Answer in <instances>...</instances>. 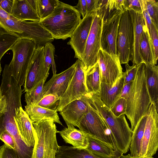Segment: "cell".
I'll list each match as a JSON object with an SVG mask.
<instances>
[{"instance_id":"obj_1","label":"cell","mask_w":158,"mask_h":158,"mask_svg":"<svg viewBox=\"0 0 158 158\" xmlns=\"http://www.w3.org/2000/svg\"><path fill=\"white\" fill-rule=\"evenodd\" d=\"M89 103L106 122L114 150L120 155L127 153L129 149L132 131L125 114L116 117L101 100L97 94L87 93Z\"/></svg>"},{"instance_id":"obj_2","label":"cell","mask_w":158,"mask_h":158,"mask_svg":"<svg viewBox=\"0 0 158 158\" xmlns=\"http://www.w3.org/2000/svg\"><path fill=\"white\" fill-rule=\"evenodd\" d=\"M126 99L127 107L125 115L133 131L141 118L147 114L152 102L146 83L144 62L137 66L135 77Z\"/></svg>"},{"instance_id":"obj_3","label":"cell","mask_w":158,"mask_h":158,"mask_svg":"<svg viewBox=\"0 0 158 158\" xmlns=\"http://www.w3.org/2000/svg\"><path fill=\"white\" fill-rule=\"evenodd\" d=\"M81 20V15L73 6L60 1L53 12L40 23L54 39L65 40L71 37Z\"/></svg>"},{"instance_id":"obj_4","label":"cell","mask_w":158,"mask_h":158,"mask_svg":"<svg viewBox=\"0 0 158 158\" xmlns=\"http://www.w3.org/2000/svg\"><path fill=\"white\" fill-rule=\"evenodd\" d=\"M32 123L35 142L31 158H56L59 146L54 121L44 119Z\"/></svg>"},{"instance_id":"obj_5","label":"cell","mask_w":158,"mask_h":158,"mask_svg":"<svg viewBox=\"0 0 158 158\" xmlns=\"http://www.w3.org/2000/svg\"><path fill=\"white\" fill-rule=\"evenodd\" d=\"M36 48L33 40L20 38L10 49L13 56L8 66L12 76L21 86L24 84Z\"/></svg>"},{"instance_id":"obj_6","label":"cell","mask_w":158,"mask_h":158,"mask_svg":"<svg viewBox=\"0 0 158 158\" xmlns=\"http://www.w3.org/2000/svg\"><path fill=\"white\" fill-rule=\"evenodd\" d=\"M133 27L131 16L127 10L122 13L117 40V55L121 64H128L131 60Z\"/></svg>"},{"instance_id":"obj_7","label":"cell","mask_w":158,"mask_h":158,"mask_svg":"<svg viewBox=\"0 0 158 158\" xmlns=\"http://www.w3.org/2000/svg\"><path fill=\"white\" fill-rule=\"evenodd\" d=\"M102 21V16L96 11L81 60L85 73L98 62Z\"/></svg>"},{"instance_id":"obj_8","label":"cell","mask_w":158,"mask_h":158,"mask_svg":"<svg viewBox=\"0 0 158 158\" xmlns=\"http://www.w3.org/2000/svg\"><path fill=\"white\" fill-rule=\"evenodd\" d=\"M158 148V108L151 102L147 114V119L142 140L140 157H152Z\"/></svg>"},{"instance_id":"obj_9","label":"cell","mask_w":158,"mask_h":158,"mask_svg":"<svg viewBox=\"0 0 158 158\" xmlns=\"http://www.w3.org/2000/svg\"><path fill=\"white\" fill-rule=\"evenodd\" d=\"M88 110L82 118L78 128L86 134L105 142L112 143L106 122L88 99Z\"/></svg>"},{"instance_id":"obj_10","label":"cell","mask_w":158,"mask_h":158,"mask_svg":"<svg viewBox=\"0 0 158 158\" xmlns=\"http://www.w3.org/2000/svg\"><path fill=\"white\" fill-rule=\"evenodd\" d=\"M123 11L113 10L102 20L101 48L109 54L117 55V40L121 16Z\"/></svg>"},{"instance_id":"obj_11","label":"cell","mask_w":158,"mask_h":158,"mask_svg":"<svg viewBox=\"0 0 158 158\" xmlns=\"http://www.w3.org/2000/svg\"><path fill=\"white\" fill-rule=\"evenodd\" d=\"M74 74L67 87L60 97L59 105L56 108L60 112L68 103L76 100L80 99L87 92L85 80V73L81 61L78 59L75 62Z\"/></svg>"},{"instance_id":"obj_12","label":"cell","mask_w":158,"mask_h":158,"mask_svg":"<svg viewBox=\"0 0 158 158\" xmlns=\"http://www.w3.org/2000/svg\"><path fill=\"white\" fill-rule=\"evenodd\" d=\"M101 82L113 85L122 76L123 68L117 55L109 54L101 48L98 53Z\"/></svg>"},{"instance_id":"obj_13","label":"cell","mask_w":158,"mask_h":158,"mask_svg":"<svg viewBox=\"0 0 158 158\" xmlns=\"http://www.w3.org/2000/svg\"><path fill=\"white\" fill-rule=\"evenodd\" d=\"M96 12H93L87 14L81 19L67 43L73 50L74 57L81 61Z\"/></svg>"},{"instance_id":"obj_14","label":"cell","mask_w":158,"mask_h":158,"mask_svg":"<svg viewBox=\"0 0 158 158\" xmlns=\"http://www.w3.org/2000/svg\"><path fill=\"white\" fill-rule=\"evenodd\" d=\"M44 47L36 48L35 51L23 84L25 92L31 91L44 79Z\"/></svg>"},{"instance_id":"obj_15","label":"cell","mask_w":158,"mask_h":158,"mask_svg":"<svg viewBox=\"0 0 158 158\" xmlns=\"http://www.w3.org/2000/svg\"><path fill=\"white\" fill-rule=\"evenodd\" d=\"M88 110V101L86 94L80 99L68 103L60 112V114L66 125L78 127L82 118Z\"/></svg>"},{"instance_id":"obj_16","label":"cell","mask_w":158,"mask_h":158,"mask_svg":"<svg viewBox=\"0 0 158 158\" xmlns=\"http://www.w3.org/2000/svg\"><path fill=\"white\" fill-rule=\"evenodd\" d=\"M75 62L64 71L53 75L43 87L44 96L50 94L60 97L65 91L75 69Z\"/></svg>"},{"instance_id":"obj_17","label":"cell","mask_w":158,"mask_h":158,"mask_svg":"<svg viewBox=\"0 0 158 158\" xmlns=\"http://www.w3.org/2000/svg\"><path fill=\"white\" fill-rule=\"evenodd\" d=\"M133 27L131 60L133 64L138 65L143 62L140 54V46L144 31L147 29L142 13L130 10Z\"/></svg>"},{"instance_id":"obj_18","label":"cell","mask_w":158,"mask_h":158,"mask_svg":"<svg viewBox=\"0 0 158 158\" xmlns=\"http://www.w3.org/2000/svg\"><path fill=\"white\" fill-rule=\"evenodd\" d=\"M14 120L19 133L24 142L33 148L35 139L32 122L22 106L15 109Z\"/></svg>"},{"instance_id":"obj_19","label":"cell","mask_w":158,"mask_h":158,"mask_svg":"<svg viewBox=\"0 0 158 158\" xmlns=\"http://www.w3.org/2000/svg\"><path fill=\"white\" fill-rule=\"evenodd\" d=\"M124 77L122 76L116 83L111 86L104 83H100L99 92L97 94L102 101L110 109L119 98L124 85Z\"/></svg>"},{"instance_id":"obj_20","label":"cell","mask_w":158,"mask_h":158,"mask_svg":"<svg viewBox=\"0 0 158 158\" xmlns=\"http://www.w3.org/2000/svg\"><path fill=\"white\" fill-rule=\"evenodd\" d=\"M88 145L85 149L93 154L103 158H120L121 156L115 151L112 143L104 142L86 134Z\"/></svg>"},{"instance_id":"obj_21","label":"cell","mask_w":158,"mask_h":158,"mask_svg":"<svg viewBox=\"0 0 158 158\" xmlns=\"http://www.w3.org/2000/svg\"><path fill=\"white\" fill-rule=\"evenodd\" d=\"M65 127L58 132L65 143L71 144L78 149H85L88 145V139L86 134L73 125L68 124Z\"/></svg>"},{"instance_id":"obj_22","label":"cell","mask_w":158,"mask_h":158,"mask_svg":"<svg viewBox=\"0 0 158 158\" xmlns=\"http://www.w3.org/2000/svg\"><path fill=\"white\" fill-rule=\"evenodd\" d=\"M11 14L22 21H40V19L27 0H14Z\"/></svg>"},{"instance_id":"obj_23","label":"cell","mask_w":158,"mask_h":158,"mask_svg":"<svg viewBox=\"0 0 158 158\" xmlns=\"http://www.w3.org/2000/svg\"><path fill=\"white\" fill-rule=\"evenodd\" d=\"M25 107L24 111L32 123L48 119L52 120L55 123L62 125L56 110L47 109L37 104L33 106L26 105Z\"/></svg>"},{"instance_id":"obj_24","label":"cell","mask_w":158,"mask_h":158,"mask_svg":"<svg viewBox=\"0 0 158 158\" xmlns=\"http://www.w3.org/2000/svg\"><path fill=\"white\" fill-rule=\"evenodd\" d=\"M146 83L152 102H154L158 108V66L145 64Z\"/></svg>"},{"instance_id":"obj_25","label":"cell","mask_w":158,"mask_h":158,"mask_svg":"<svg viewBox=\"0 0 158 158\" xmlns=\"http://www.w3.org/2000/svg\"><path fill=\"white\" fill-rule=\"evenodd\" d=\"M146 119L147 114L141 118L132 131L129 147L130 155L132 156L140 157L142 142Z\"/></svg>"},{"instance_id":"obj_26","label":"cell","mask_w":158,"mask_h":158,"mask_svg":"<svg viewBox=\"0 0 158 158\" xmlns=\"http://www.w3.org/2000/svg\"><path fill=\"white\" fill-rule=\"evenodd\" d=\"M85 80L87 93L98 94L100 87V74L98 63L85 73Z\"/></svg>"},{"instance_id":"obj_27","label":"cell","mask_w":158,"mask_h":158,"mask_svg":"<svg viewBox=\"0 0 158 158\" xmlns=\"http://www.w3.org/2000/svg\"><path fill=\"white\" fill-rule=\"evenodd\" d=\"M140 52L142 59L145 64L152 65H156L157 63L155 60L153 46L146 29L142 35L140 44Z\"/></svg>"},{"instance_id":"obj_28","label":"cell","mask_w":158,"mask_h":158,"mask_svg":"<svg viewBox=\"0 0 158 158\" xmlns=\"http://www.w3.org/2000/svg\"><path fill=\"white\" fill-rule=\"evenodd\" d=\"M56 158H103L97 156L85 149L79 150L73 146H59Z\"/></svg>"},{"instance_id":"obj_29","label":"cell","mask_w":158,"mask_h":158,"mask_svg":"<svg viewBox=\"0 0 158 158\" xmlns=\"http://www.w3.org/2000/svg\"><path fill=\"white\" fill-rule=\"evenodd\" d=\"M55 52V46L52 43H48L44 47V79H47L48 76L51 66L52 67L53 75L56 74V65L54 60Z\"/></svg>"},{"instance_id":"obj_30","label":"cell","mask_w":158,"mask_h":158,"mask_svg":"<svg viewBox=\"0 0 158 158\" xmlns=\"http://www.w3.org/2000/svg\"><path fill=\"white\" fill-rule=\"evenodd\" d=\"M60 1L57 0H37V13L42 20L49 16L58 6Z\"/></svg>"},{"instance_id":"obj_31","label":"cell","mask_w":158,"mask_h":158,"mask_svg":"<svg viewBox=\"0 0 158 158\" xmlns=\"http://www.w3.org/2000/svg\"><path fill=\"white\" fill-rule=\"evenodd\" d=\"M46 79L40 81L31 91L26 92L25 102L27 106L37 105L44 97L43 87Z\"/></svg>"},{"instance_id":"obj_32","label":"cell","mask_w":158,"mask_h":158,"mask_svg":"<svg viewBox=\"0 0 158 158\" xmlns=\"http://www.w3.org/2000/svg\"><path fill=\"white\" fill-rule=\"evenodd\" d=\"M19 39L16 35L4 34L0 35V61L4 54L10 49Z\"/></svg>"},{"instance_id":"obj_33","label":"cell","mask_w":158,"mask_h":158,"mask_svg":"<svg viewBox=\"0 0 158 158\" xmlns=\"http://www.w3.org/2000/svg\"><path fill=\"white\" fill-rule=\"evenodd\" d=\"M60 99V97L57 95L50 94L44 96L37 105L47 109L56 110L59 105Z\"/></svg>"},{"instance_id":"obj_34","label":"cell","mask_w":158,"mask_h":158,"mask_svg":"<svg viewBox=\"0 0 158 158\" xmlns=\"http://www.w3.org/2000/svg\"><path fill=\"white\" fill-rule=\"evenodd\" d=\"M147 10L152 22L158 28V2L155 0H145Z\"/></svg>"},{"instance_id":"obj_35","label":"cell","mask_w":158,"mask_h":158,"mask_svg":"<svg viewBox=\"0 0 158 158\" xmlns=\"http://www.w3.org/2000/svg\"><path fill=\"white\" fill-rule=\"evenodd\" d=\"M127 107V101L123 98H119L110 109L112 113L116 117L125 114Z\"/></svg>"},{"instance_id":"obj_36","label":"cell","mask_w":158,"mask_h":158,"mask_svg":"<svg viewBox=\"0 0 158 158\" xmlns=\"http://www.w3.org/2000/svg\"><path fill=\"white\" fill-rule=\"evenodd\" d=\"M12 16V14L6 13L0 6V35L11 34L8 27L7 22Z\"/></svg>"},{"instance_id":"obj_37","label":"cell","mask_w":158,"mask_h":158,"mask_svg":"<svg viewBox=\"0 0 158 158\" xmlns=\"http://www.w3.org/2000/svg\"><path fill=\"white\" fill-rule=\"evenodd\" d=\"M138 65L133 64L132 66L128 64H125L126 70L123 72L124 79V85L133 81L135 77Z\"/></svg>"},{"instance_id":"obj_38","label":"cell","mask_w":158,"mask_h":158,"mask_svg":"<svg viewBox=\"0 0 158 158\" xmlns=\"http://www.w3.org/2000/svg\"><path fill=\"white\" fill-rule=\"evenodd\" d=\"M0 158H20L16 151L4 144L0 147Z\"/></svg>"},{"instance_id":"obj_39","label":"cell","mask_w":158,"mask_h":158,"mask_svg":"<svg viewBox=\"0 0 158 158\" xmlns=\"http://www.w3.org/2000/svg\"><path fill=\"white\" fill-rule=\"evenodd\" d=\"M151 35L154 50L155 60L157 63L158 59V28L152 22L151 26Z\"/></svg>"},{"instance_id":"obj_40","label":"cell","mask_w":158,"mask_h":158,"mask_svg":"<svg viewBox=\"0 0 158 158\" xmlns=\"http://www.w3.org/2000/svg\"><path fill=\"white\" fill-rule=\"evenodd\" d=\"M123 8L124 10H132L136 12L142 13L140 0H124Z\"/></svg>"},{"instance_id":"obj_41","label":"cell","mask_w":158,"mask_h":158,"mask_svg":"<svg viewBox=\"0 0 158 158\" xmlns=\"http://www.w3.org/2000/svg\"><path fill=\"white\" fill-rule=\"evenodd\" d=\"M140 2L145 25L147 30L149 36L151 40V26L152 23L151 19L147 10L145 0H140Z\"/></svg>"},{"instance_id":"obj_42","label":"cell","mask_w":158,"mask_h":158,"mask_svg":"<svg viewBox=\"0 0 158 158\" xmlns=\"http://www.w3.org/2000/svg\"><path fill=\"white\" fill-rule=\"evenodd\" d=\"M0 139L6 145L15 150V143L14 139L11 135L6 130H5L1 133Z\"/></svg>"},{"instance_id":"obj_43","label":"cell","mask_w":158,"mask_h":158,"mask_svg":"<svg viewBox=\"0 0 158 158\" xmlns=\"http://www.w3.org/2000/svg\"><path fill=\"white\" fill-rule=\"evenodd\" d=\"M14 0H0V6L6 13L11 14Z\"/></svg>"},{"instance_id":"obj_44","label":"cell","mask_w":158,"mask_h":158,"mask_svg":"<svg viewBox=\"0 0 158 158\" xmlns=\"http://www.w3.org/2000/svg\"><path fill=\"white\" fill-rule=\"evenodd\" d=\"M81 15L83 18L87 13L86 3L85 0H79L76 6H73Z\"/></svg>"},{"instance_id":"obj_45","label":"cell","mask_w":158,"mask_h":158,"mask_svg":"<svg viewBox=\"0 0 158 158\" xmlns=\"http://www.w3.org/2000/svg\"><path fill=\"white\" fill-rule=\"evenodd\" d=\"M86 3L87 14L96 12L98 6L99 0H85Z\"/></svg>"},{"instance_id":"obj_46","label":"cell","mask_w":158,"mask_h":158,"mask_svg":"<svg viewBox=\"0 0 158 158\" xmlns=\"http://www.w3.org/2000/svg\"><path fill=\"white\" fill-rule=\"evenodd\" d=\"M6 110V98L0 89V114L5 112Z\"/></svg>"},{"instance_id":"obj_47","label":"cell","mask_w":158,"mask_h":158,"mask_svg":"<svg viewBox=\"0 0 158 158\" xmlns=\"http://www.w3.org/2000/svg\"><path fill=\"white\" fill-rule=\"evenodd\" d=\"M132 81L124 85L121 94L120 98H126L127 95L130 90Z\"/></svg>"},{"instance_id":"obj_48","label":"cell","mask_w":158,"mask_h":158,"mask_svg":"<svg viewBox=\"0 0 158 158\" xmlns=\"http://www.w3.org/2000/svg\"><path fill=\"white\" fill-rule=\"evenodd\" d=\"M114 4L115 9L123 11L124 0H114Z\"/></svg>"},{"instance_id":"obj_49","label":"cell","mask_w":158,"mask_h":158,"mask_svg":"<svg viewBox=\"0 0 158 158\" xmlns=\"http://www.w3.org/2000/svg\"><path fill=\"white\" fill-rule=\"evenodd\" d=\"M27 0L31 7L36 12L37 7V0Z\"/></svg>"},{"instance_id":"obj_50","label":"cell","mask_w":158,"mask_h":158,"mask_svg":"<svg viewBox=\"0 0 158 158\" xmlns=\"http://www.w3.org/2000/svg\"><path fill=\"white\" fill-rule=\"evenodd\" d=\"M121 158H141L139 156H131L130 154H128L126 155H122L121 156Z\"/></svg>"},{"instance_id":"obj_51","label":"cell","mask_w":158,"mask_h":158,"mask_svg":"<svg viewBox=\"0 0 158 158\" xmlns=\"http://www.w3.org/2000/svg\"><path fill=\"white\" fill-rule=\"evenodd\" d=\"M2 68L1 67V63H0V75L1 72L2 71Z\"/></svg>"},{"instance_id":"obj_52","label":"cell","mask_w":158,"mask_h":158,"mask_svg":"<svg viewBox=\"0 0 158 158\" xmlns=\"http://www.w3.org/2000/svg\"><path fill=\"white\" fill-rule=\"evenodd\" d=\"M141 158H154L153 157H141Z\"/></svg>"}]
</instances>
